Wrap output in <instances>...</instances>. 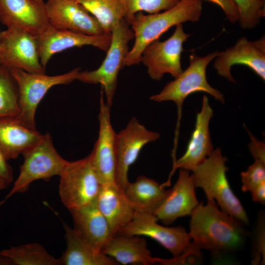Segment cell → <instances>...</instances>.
Listing matches in <instances>:
<instances>
[{
  "mask_svg": "<svg viewBox=\"0 0 265 265\" xmlns=\"http://www.w3.org/2000/svg\"><path fill=\"white\" fill-rule=\"evenodd\" d=\"M190 215L188 235L195 251L207 249L216 256L234 251L243 243V223L220 210L214 200L199 203Z\"/></svg>",
  "mask_w": 265,
  "mask_h": 265,
  "instance_id": "obj_1",
  "label": "cell"
},
{
  "mask_svg": "<svg viewBox=\"0 0 265 265\" xmlns=\"http://www.w3.org/2000/svg\"><path fill=\"white\" fill-rule=\"evenodd\" d=\"M202 11L201 0H180L173 7L159 13L135 14L130 24L134 42L125 57L124 66L139 64L142 53L149 44L173 26L188 21L198 22Z\"/></svg>",
  "mask_w": 265,
  "mask_h": 265,
  "instance_id": "obj_2",
  "label": "cell"
},
{
  "mask_svg": "<svg viewBox=\"0 0 265 265\" xmlns=\"http://www.w3.org/2000/svg\"><path fill=\"white\" fill-rule=\"evenodd\" d=\"M227 160L219 148L213 150L192 171L195 186L204 190L207 200H216L221 211L247 224L249 219L246 211L226 176Z\"/></svg>",
  "mask_w": 265,
  "mask_h": 265,
  "instance_id": "obj_3",
  "label": "cell"
},
{
  "mask_svg": "<svg viewBox=\"0 0 265 265\" xmlns=\"http://www.w3.org/2000/svg\"><path fill=\"white\" fill-rule=\"evenodd\" d=\"M219 52L217 50L204 56L192 53L189 55L187 68L173 80L168 82L159 93L150 97V99L156 102L172 101L176 104L178 120L175 140L178 139L182 106L188 96L197 92H203L221 103L224 102L223 95L208 83L206 77L207 66Z\"/></svg>",
  "mask_w": 265,
  "mask_h": 265,
  "instance_id": "obj_4",
  "label": "cell"
},
{
  "mask_svg": "<svg viewBox=\"0 0 265 265\" xmlns=\"http://www.w3.org/2000/svg\"><path fill=\"white\" fill-rule=\"evenodd\" d=\"M22 155L24 160L19 176L0 205L15 193L26 192L35 181H49L54 176H59L68 161L55 149L49 132L43 134L41 139Z\"/></svg>",
  "mask_w": 265,
  "mask_h": 265,
  "instance_id": "obj_5",
  "label": "cell"
},
{
  "mask_svg": "<svg viewBox=\"0 0 265 265\" xmlns=\"http://www.w3.org/2000/svg\"><path fill=\"white\" fill-rule=\"evenodd\" d=\"M110 46L106 56L96 69L80 71L77 80L86 83H99L104 91L106 103L111 107L117 85L119 73L129 49V43L134 38L130 25L124 19L112 29Z\"/></svg>",
  "mask_w": 265,
  "mask_h": 265,
  "instance_id": "obj_6",
  "label": "cell"
},
{
  "mask_svg": "<svg viewBox=\"0 0 265 265\" xmlns=\"http://www.w3.org/2000/svg\"><path fill=\"white\" fill-rule=\"evenodd\" d=\"M16 83L19 112L16 118L25 126L36 129L35 116L37 106L53 86L67 84L77 80L80 68L55 76L45 73H29L20 69L9 68Z\"/></svg>",
  "mask_w": 265,
  "mask_h": 265,
  "instance_id": "obj_7",
  "label": "cell"
},
{
  "mask_svg": "<svg viewBox=\"0 0 265 265\" xmlns=\"http://www.w3.org/2000/svg\"><path fill=\"white\" fill-rule=\"evenodd\" d=\"M60 177L59 194L69 210L96 201L101 184L93 168L90 155L75 161H68Z\"/></svg>",
  "mask_w": 265,
  "mask_h": 265,
  "instance_id": "obj_8",
  "label": "cell"
},
{
  "mask_svg": "<svg viewBox=\"0 0 265 265\" xmlns=\"http://www.w3.org/2000/svg\"><path fill=\"white\" fill-rule=\"evenodd\" d=\"M190 35L184 31L182 24H179L167 39L155 40L144 49L141 62L146 67L152 79L160 80L166 74L176 78L182 73L183 44Z\"/></svg>",
  "mask_w": 265,
  "mask_h": 265,
  "instance_id": "obj_9",
  "label": "cell"
},
{
  "mask_svg": "<svg viewBox=\"0 0 265 265\" xmlns=\"http://www.w3.org/2000/svg\"><path fill=\"white\" fill-rule=\"evenodd\" d=\"M153 215L136 211L132 220L117 234L147 236L155 240L178 257L187 253L198 257L191 246L188 233L182 226L167 227L159 224Z\"/></svg>",
  "mask_w": 265,
  "mask_h": 265,
  "instance_id": "obj_10",
  "label": "cell"
},
{
  "mask_svg": "<svg viewBox=\"0 0 265 265\" xmlns=\"http://www.w3.org/2000/svg\"><path fill=\"white\" fill-rule=\"evenodd\" d=\"M159 137L158 132L148 130L135 117H132L124 129L116 133V183L119 188L123 190L129 183V168L143 147Z\"/></svg>",
  "mask_w": 265,
  "mask_h": 265,
  "instance_id": "obj_11",
  "label": "cell"
},
{
  "mask_svg": "<svg viewBox=\"0 0 265 265\" xmlns=\"http://www.w3.org/2000/svg\"><path fill=\"white\" fill-rule=\"evenodd\" d=\"M0 64L29 73H45L35 37L18 29L7 28L0 32Z\"/></svg>",
  "mask_w": 265,
  "mask_h": 265,
  "instance_id": "obj_12",
  "label": "cell"
},
{
  "mask_svg": "<svg viewBox=\"0 0 265 265\" xmlns=\"http://www.w3.org/2000/svg\"><path fill=\"white\" fill-rule=\"evenodd\" d=\"M110 107L106 104L102 89L100 100L99 134L89 154L93 168L101 185L116 184L115 132L110 120Z\"/></svg>",
  "mask_w": 265,
  "mask_h": 265,
  "instance_id": "obj_13",
  "label": "cell"
},
{
  "mask_svg": "<svg viewBox=\"0 0 265 265\" xmlns=\"http://www.w3.org/2000/svg\"><path fill=\"white\" fill-rule=\"evenodd\" d=\"M214 59L213 66L217 73L230 82H236L231 72L235 65L247 66L265 81V36L254 41L241 37L233 46L219 52Z\"/></svg>",
  "mask_w": 265,
  "mask_h": 265,
  "instance_id": "obj_14",
  "label": "cell"
},
{
  "mask_svg": "<svg viewBox=\"0 0 265 265\" xmlns=\"http://www.w3.org/2000/svg\"><path fill=\"white\" fill-rule=\"evenodd\" d=\"M35 38L40 61L45 69L53 55L73 47L92 46L106 52L111 42V34L89 35L55 28L51 25Z\"/></svg>",
  "mask_w": 265,
  "mask_h": 265,
  "instance_id": "obj_15",
  "label": "cell"
},
{
  "mask_svg": "<svg viewBox=\"0 0 265 265\" xmlns=\"http://www.w3.org/2000/svg\"><path fill=\"white\" fill-rule=\"evenodd\" d=\"M0 22L7 28L25 31L35 37L50 26L45 1L0 0Z\"/></svg>",
  "mask_w": 265,
  "mask_h": 265,
  "instance_id": "obj_16",
  "label": "cell"
},
{
  "mask_svg": "<svg viewBox=\"0 0 265 265\" xmlns=\"http://www.w3.org/2000/svg\"><path fill=\"white\" fill-rule=\"evenodd\" d=\"M46 13L51 26L81 34L106 33L97 19L75 0H45Z\"/></svg>",
  "mask_w": 265,
  "mask_h": 265,
  "instance_id": "obj_17",
  "label": "cell"
},
{
  "mask_svg": "<svg viewBox=\"0 0 265 265\" xmlns=\"http://www.w3.org/2000/svg\"><path fill=\"white\" fill-rule=\"evenodd\" d=\"M213 115V110L206 95L202 99V107L197 112L194 130L187 145L185 154L173 163L172 171L168 180L163 185H170V179L177 168L193 171L213 150L211 138L209 123Z\"/></svg>",
  "mask_w": 265,
  "mask_h": 265,
  "instance_id": "obj_18",
  "label": "cell"
},
{
  "mask_svg": "<svg viewBox=\"0 0 265 265\" xmlns=\"http://www.w3.org/2000/svg\"><path fill=\"white\" fill-rule=\"evenodd\" d=\"M195 188L193 174L181 169L177 182L153 215L166 225L179 217L190 215L199 204Z\"/></svg>",
  "mask_w": 265,
  "mask_h": 265,
  "instance_id": "obj_19",
  "label": "cell"
},
{
  "mask_svg": "<svg viewBox=\"0 0 265 265\" xmlns=\"http://www.w3.org/2000/svg\"><path fill=\"white\" fill-rule=\"evenodd\" d=\"M106 255L124 265H167V259L154 258L147 247L145 238L139 236L116 234L110 237L102 249Z\"/></svg>",
  "mask_w": 265,
  "mask_h": 265,
  "instance_id": "obj_20",
  "label": "cell"
},
{
  "mask_svg": "<svg viewBox=\"0 0 265 265\" xmlns=\"http://www.w3.org/2000/svg\"><path fill=\"white\" fill-rule=\"evenodd\" d=\"M96 204L109 225L112 236L133 219L135 210L116 184L102 185Z\"/></svg>",
  "mask_w": 265,
  "mask_h": 265,
  "instance_id": "obj_21",
  "label": "cell"
},
{
  "mask_svg": "<svg viewBox=\"0 0 265 265\" xmlns=\"http://www.w3.org/2000/svg\"><path fill=\"white\" fill-rule=\"evenodd\" d=\"M73 229L96 248L103 247L112 236L109 225L96 201L81 208L69 210Z\"/></svg>",
  "mask_w": 265,
  "mask_h": 265,
  "instance_id": "obj_22",
  "label": "cell"
},
{
  "mask_svg": "<svg viewBox=\"0 0 265 265\" xmlns=\"http://www.w3.org/2000/svg\"><path fill=\"white\" fill-rule=\"evenodd\" d=\"M43 134L16 117L0 118V152L8 160L17 158L38 142Z\"/></svg>",
  "mask_w": 265,
  "mask_h": 265,
  "instance_id": "obj_23",
  "label": "cell"
},
{
  "mask_svg": "<svg viewBox=\"0 0 265 265\" xmlns=\"http://www.w3.org/2000/svg\"><path fill=\"white\" fill-rule=\"evenodd\" d=\"M67 247L59 258L63 265H118L112 258L96 248L74 229L63 224Z\"/></svg>",
  "mask_w": 265,
  "mask_h": 265,
  "instance_id": "obj_24",
  "label": "cell"
},
{
  "mask_svg": "<svg viewBox=\"0 0 265 265\" xmlns=\"http://www.w3.org/2000/svg\"><path fill=\"white\" fill-rule=\"evenodd\" d=\"M162 184L144 176L127 184L123 189L136 211L154 215L169 192Z\"/></svg>",
  "mask_w": 265,
  "mask_h": 265,
  "instance_id": "obj_25",
  "label": "cell"
},
{
  "mask_svg": "<svg viewBox=\"0 0 265 265\" xmlns=\"http://www.w3.org/2000/svg\"><path fill=\"white\" fill-rule=\"evenodd\" d=\"M83 6L101 25L106 33L125 19L126 7L125 0H75Z\"/></svg>",
  "mask_w": 265,
  "mask_h": 265,
  "instance_id": "obj_26",
  "label": "cell"
},
{
  "mask_svg": "<svg viewBox=\"0 0 265 265\" xmlns=\"http://www.w3.org/2000/svg\"><path fill=\"white\" fill-rule=\"evenodd\" d=\"M9 259L12 265H60V259L49 254L37 242L29 243L10 247L0 251Z\"/></svg>",
  "mask_w": 265,
  "mask_h": 265,
  "instance_id": "obj_27",
  "label": "cell"
},
{
  "mask_svg": "<svg viewBox=\"0 0 265 265\" xmlns=\"http://www.w3.org/2000/svg\"><path fill=\"white\" fill-rule=\"evenodd\" d=\"M19 112L18 88L10 69L0 64V118Z\"/></svg>",
  "mask_w": 265,
  "mask_h": 265,
  "instance_id": "obj_28",
  "label": "cell"
},
{
  "mask_svg": "<svg viewBox=\"0 0 265 265\" xmlns=\"http://www.w3.org/2000/svg\"><path fill=\"white\" fill-rule=\"evenodd\" d=\"M239 12L238 23L244 29L255 27L265 17V0H233Z\"/></svg>",
  "mask_w": 265,
  "mask_h": 265,
  "instance_id": "obj_29",
  "label": "cell"
},
{
  "mask_svg": "<svg viewBox=\"0 0 265 265\" xmlns=\"http://www.w3.org/2000/svg\"><path fill=\"white\" fill-rule=\"evenodd\" d=\"M180 0H125L126 13L125 20L130 25L133 16L138 12L159 13L174 6Z\"/></svg>",
  "mask_w": 265,
  "mask_h": 265,
  "instance_id": "obj_30",
  "label": "cell"
},
{
  "mask_svg": "<svg viewBox=\"0 0 265 265\" xmlns=\"http://www.w3.org/2000/svg\"><path fill=\"white\" fill-rule=\"evenodd\" d=\"M243 192L250 191L255 186L265 181V161L255 159L247 169L240 173Z\"/></svg>",
  "mask_w": 265,
  "mask_h": 265,
  "instance_id": "obj_31",
  "label": "cell"
},
{
  "mask_svg": "<svg viewBox=\"0 0 265 265\" xmlns=\"http://www.w3.org/2000/svg\"><path fill=\"white\" fill-rule=\"evenodd\" d=\"M264 219L262 216L260 218L258 225L256 236L255 238V245L253 259L252 265H259L260 263L265 264V231Z\"/></svg>",
  "mask_w": 265,
  "mask_h": 265,
  "instance_id": "obj_32",
  "label": "cell"
},
{
  "mask_svg": "<svg viewBox=\"0 0 265 265\" xmlns=\"http://www.w3.org/2000/svg\"><path fill=\"white\" fill-rule=\"evenodd\" d=\"M13 181V172L8 160L0 152V190L7 188Z\"/></svg>",
  "mask_w": 265,
  "mask_h": 265,
  "instance_id": "obj_33",
  "label": "cell"
},
{
  "mask_svg": "<svg viewBox=\"0 0 265 265\" xmlns=\"http://www.w3.org/2000/svg\"><path fill=\"white\" fill-rule=\"evenodd\" d=\"M215 3L223 10L227 19L231 23L238 22L239 12L233 0H206Z\"/></svg>",
  "mask_w": 265,
  "mask_h": 265,
  "instance_id": "obj_34",
  "label": "cell"
},
{
  "mask_svg": "<svg viewBox=\"0 0 265 265\" xmlns=\"http://www.w3.org/2000/svg\"><path fill=\"white\" fill-rule=\"evenodd\" d=\"M251 139L249 148L254 159L265 161V144L260 141L248 132Z\"/></svg>",
  "mask_w": 265,
  "mask_h": 265,
  "instance_id": "obj_35",
  "label": "cell"
},
{
  "mask_svg": "<svg viewBox=\"0 0 265 265\" xmlns=\"http://www.w3.org/2000/svg\"><path fill=\"white\" fill-rule=\"evenodd\" d=\"M253 201L265 204V181L261 183L250 190Z\"/></svg>",
  "mask_w": 265,
  "mask_h": 265,
  "instance_id": "obj_36",
  "label": "cell"
},
{
  "mask_svg": "<svg viewBox=\"0 0 265 265\" xmlns=\"http://www.w3.org/2000/svg\"><path fill=\"white\" fill-rule=\"evenodd\" d=\"M0 265H12L10 260L0 254Z\"/></svg>",
  "mask_w": 265,
  "mask_h": 265,
  "instance_id": "obj_37",
  "label": "cell"
},
{
  "mask_svg": "<svg viewBox=\"0 0 265 265\" xmlns=\"http://www.w3.org/2000/svg\"><path fill=\"white\" fill-rule=\"evenodd\" d=\"M37 1H41V2H44L45 0H36Z\"/></svg>",
  "mask_w": 265,
  "mask_h": 265,
  "instance_id": "obj_38",
  "label": "cell"
}]
</instances>
